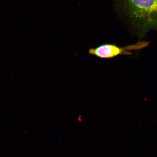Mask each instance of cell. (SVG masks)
<instances>
[{
  "instance_id": "cell-1",
  "label": "cell",
  "mask_w": 157,
  "mask_h": 157,
  "mask_svg": "<svg viewBox=\"0 0 157 157\" xmlns=\"http://www.w3.org/2000/svg\"><path fill=\"white\" fill-rule=\"evenodd\" d=\"M115 6L140 38L150 30H157V0H116Z\"/></svg>"
},
{
  "instance_id": "cell-2",
  "label": "cell",
  "mask_w": 157,
  "mask_h": 157,
  "mask_svg": "<svg viewBox=\"0 0 157 157\" xmlns=\"http://www.w3.org/2000/svg\"><path fill=\"white\" fill-rule=\"evenodd\" d=\"M146 44L143 42H139L121 47L113 44H105L95 48H90L89 53L100 58L112 59L120 55H131V52L140 50L144 48Z\"/></svg>"
}]
</instances>
